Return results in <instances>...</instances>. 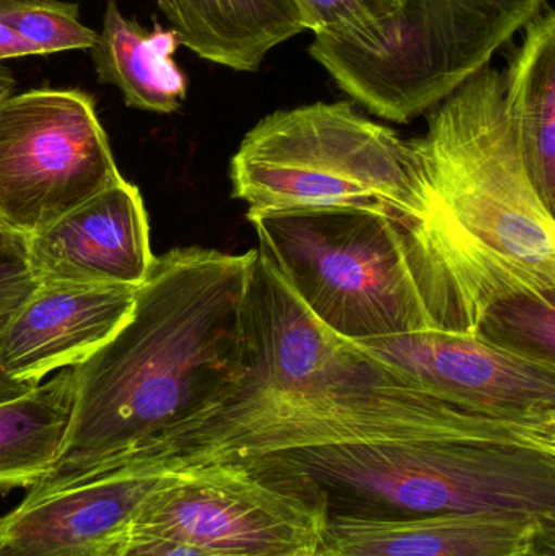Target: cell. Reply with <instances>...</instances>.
Returning <instances> with one entry per match:
<instances>
[{
	"instance_id": "cell-4",
	"label": "cell",
	"mask_w": 555,
	"mask_h": 556,
	"mask_svg": "<svg viewBox=\"0 0 555 556\" xmlns=\"http://www.w3.org/2000/svg\"><path fill=\"white\" fill-rule=\"evenodd\" d=\"M414 142L485 307L520 291L555 294L554 212L521 156L504 74L488 64L471 75L429 111Z\"/></svg>"
},
{
	"instance_id": "cell-1",
	"label": "cell",
	"mask_w": 555,
	"mask_h": 556,
	"mask_svg": "<svg viewBox=\"0 0 555 556\" xmlns=\"http://www.w3.org/2000/svg\"><path fill=\"white\" fill-rule=\"evenodd\" d=\"M228 384L162 437L103 467L169 472L260 454L404 441H476L555 451V425L450 404L377 353L323 326L256 248Z\"/></svg>"
},
{
	"instance_id": "cell-11",
	"label": "cell",
	"mask_w": 555,
	"mask_h": 556,
	"mask_svg": "<svg viewBox=\"0 0 555 556\" xmlns=\"http://www.w3.org/2000/svg\"><path fill=\"white\" fill-rule=\"evenodd\" d=\"M163 472L78 480L0 516V556H123Z\"/></svg>"
},
{
	"instance_id": "cell-6",
	"label": "cell",
	"mask_w": 555,
	"mask_h": 556,
	"mask_svg": "<svg viewBox=\"0 0 555 556\" xmlns=\"http://www.w3.org/2000/svg\"><path fill=\"white\" fill-rule=\"evenodd\" d=\"M230 179L234 198L248 205L247 217L300 208L390 207L450 237L414 139H401L348 101H316L267 114L231 156Z\"/></svg>"
},
{
	"instance_id": "cell-21",
	"label": "cell",
	"mask_w": 555,
	"mask_h": 556,
	"mask_svg": "<svg viewBox=\"0 0 555 556\" xmlns=\"http://www.w3.org/2000/svg\"><path fill=\"white\" fill-rule=\"evenodd\" d=\"M0 22L41 55L90 51L98 38V31L81 23L80 3L67 0H0Z\"/></svg>"
},
{
	"instance_id": "cell-3",
	"label": "cell",
	"mask_w": 555,
	"mask_h": 556,
	"mask_svg": "<svg viewBox=\"0 0 555 556\" xmlns=\"http://www.w3.org/2000/svg\"><path fill=\"white\" fill-rule=\"evenodd\" d=\"M248 220L257 248L342 339L478 329L481 291L437 225L390 207L300 208Z\"/></svg>"
},
{
	"instance_id": "cell-26",
	"label": "cell",
	"mask_w": 555,
	"mask_h": 556,
	"mask_svg": "<svg viewBox=\"0 0 555 556\" xmlns=\"http://www.w3.org/2000/svg\"><path fill=\"white\" fill-rule=\"evenodd\" d=\"M15 85L16 80L13 72L5 67V65L0 64V100L12 94L13 90H15Z\"/></svg>"
},
{
	"instance_id": "cell-2",
	"label": "cell",
	"mask_w": 555,
	"mask_h": 556,
	"mask_svg": "<svg viewBox=\"0 0 555 556\" xmlns=\"http://www.w3.org/2000/svg\"><path fill=\"white\" fill-rule=\"evenodd\" d=\"M256 253L192 247L155 257L126 324L72 366L74 405L64 443L25 500L123 459L201 412L228 384Z\"/></svg>"
},
{
	"instance_id": "cell-14",
	"label": "cell",
	"mask_w": 555,
	"mask_h": 556,
	"mask_svg": "<svg viewBox=\"0 0 555 556\" xmlns=\"http://www.w3.org/2000/svg\"><path fill=\"white\" fill-rule=\"evenodd\" d=\"M137 288L39 285L0 332V368L20 381L39 382L72 368L113 339L129 319Z\"/></svg>"
},
{
	"instance_id": "cell-19",
	"label": "cell",
	"mask_w": 555,
	"mask_h": 556,
	"mask_svg": "<svg viewBox=\"0 0 555 556\" xmlns=\"http://www.w3.org/2000/svg\"><path fill=\"white\" fill-rule=\"evenodd\" d=\"M315 39L381 58L396 45L407 0H299Z\"/></svg>"
},
{
	"instance_id": "cell-23",
	"label": "cell",
	"mask_w": 555,
	"mask_h": 556,
	"mask_svg": "<svg viewBox=\"0 0 555 556\" xmlns=\"http://www.w3.org/2000/svg\"><path fill=\"white\" fill-rule=\"evenodd\" d=\"M123 556H238L220 554L186 542L160 538H133ZM280 556V555H279Z\"/></svg>"
},
{
	"instance_id": "cell-9",
	"label": "cell",
	"mask_w": 555,
	"mask_h": 556,
	"mask_svg": "<svg viewBox=\"0 0 555 556\" xmlns=\"http://www.w3.org/2000/svg\"><path fill=\"white\" fill-rule=\"evenodd\" d=\"M326 518L235 464L163 472L133 538L186 542L220 554L279 556L319 548Z\"/></svg>"
},
{
	"instance_id": "cell-15",
	"label": "cell",
	"mask_w": 555,
	"mask_h": 556,
	"mask_svg": "<svg viewBox=\"0 0 555 556\" xmlns=\"http://www.w3.org/2000/svg\"><path fill=\"white\" fill-rule=\"evenodd\" d=\"M198 58L235 72H257L283 42L308 31L299 0H156Z\"/></svg>"
},
{
	"instance_id": "cell-20",
	"label": "cell",
	"mask_w": 555,
	"mask_h": 556,
	"mask_svg": "<svg viewBox=\"0 0 555 556\" xmlns=\"http://www.w3.org/2000/svg\"><path fill=\"white\" fill-rule=\"evenodd\" d=\"M476 333L525 358L555 365V294L520 291L499 298L485 307Z\"/></svg>"
},
{
	"instance_id": "cell-17",
	"label": "cell",
	"mask_w": 555,
	"mask_h": 556,
	"mask_svg": "<svg viewBox=\"0 0 555 556\" xmlns=\"http://www.w3.org/2000/svg\"><path fill=\"white\" fill-rule=\"evenodd\" d=\"M504 74L508 119L528 173L550 211H555V15L541 10Z\"/></svg>"
},
{
	"instance_id": "cell-27",
	"label": "cell",
	"mask_w": 555,
	"mask_h": 556,
	"mask_svg": "<svg viewBox=\"0 0 555 556\" xmlns=\"http://www.w3.org/2000/svg\"><path fill=\"white\" fill-rule=\"evenodd\" d=\"M280 556H323L319 548H300V551L290 552V554Z\"/></svg>"
},
{
	"instance_id": "cell-24",
	"label": "cell",
	"mask_w": 555,
	"mask_h": 556,
	"mask_svg": "<svg viewBox=\"0 0 555 556\" xmlns=\"http://www.w3.org/2000/svg\"><path fill=\"white\" fill-rule=\"evenodd\" d=\"M26 55L41 54L31 42L26 41L18 33L0 22V64L7 59L26 58Z\"/></svg>"
},
{
	"instance_id": "cell-12",
	"label": "cell",
	"mask_w": 555,
	"mask_h": 556,
	"mask_svg": "<svg viewBox=\"0 0 555 556\" xmlns=\"http://www.w3.org/2000/svg\"><path fill=\"white\" fill-rule=\"evenodd\" d=\"M39 285L139 288L155 263L136 186L121 179L28 238Z\"/></svg>"
},
{
	"instance_id": "cell-16",
	"label": "cell",
	"mask_w": 555,
	"mask_h": 556,
	"mask_svg": "<svg viewBox=\"0 0 555 556\" xmlns=\"http://www.w3.org/2000/svg\"><path fill=\"white\" fill-rule=\"evenodd\" d=\"M179 41L172 28H143L127 18L117 0H106L103 28L90 49L100 84L114 85L126 106L173 114L188 97V78L175 61Z\"/></svg>"
},
{
	"instance_id": "cell-18",
	"label": "cell",
	"mask_w": 555,
	"mask_h": 556,
	"mask_svg": "<svg viewBox=\"0 0 555 556\" xmlns=\"http://www.w3.org/2000/svg\"><path fill=\"white\" fill-rule=\"evenodd\" d=\"M74 405V372L0 402V492L31 489L49 472L67 433Z\"/></svg>"
},
{
	"instance_id": "cell-22",
	"label": "cell",
	"mask_w": 555,
	"mask_h": 556,
	"mask_svg": "<svg viewBox=\"0 0 555 556\" xmlns=\"http://www.w3.org/2000/svg\"><path fill=\"white\" fill-rule=\"evenodd\" d=\"M38 287L29 260L28 238L0 227V332Z\"/></svg>"
},
{
	"instance_id": "cell-5",
	"label": "cell",
	"mask_w": 555,
	"mask_h": 556,
	"mask_svg": "<svg viewBox=\"0 0 555 556\" xmlns=\"http://www.w3.org/2000/svg\"><path fill=\"white\" fill-rule=\"evenodd\" d=\"M235 466L319 515L497 511L555 525V451L476 441H404L279 451Z\"/></svg>"
},
{
	"instance_id": "cell-7",
	"label": "cell",
	"mask_w": 555,
	"mask_h": 556,
	"mask_svg": "<svg viewBox=\"0 0 555 556\" xmlns=\"http://www.w3.org/2000/svg\"><path fill=\"white\" fill-rule=\"evenodd\" d=\"M546 0H407L381 58L313 39L308 52L352 100L407 124L442 103L525 28Z\"/></svg>"
},
{
	"instance_id": "cell-13",
	"label": "cell",
	"mask_w": 555,
	"mask_h": 556,
	"mask_svg": "<svg viewBox=\"0 0 555 556\" xmlns=\"http://www.w3.org/2000/svg\"><path fill=\"white\" fill-rule=\"evenodd\" d=\"M555 525L497 511L328 515L323 556H550Z\"/></svg>"
},
{
	"instance_id": "cell-10",
	"label": "cell",
	"mask_w": 555,
	"mask_h": 556,
	"mask_svg": "<svg viewBox=\"0 0 555 556\" xmlns=\"http://www.w3.org/2000/svg\"><path fill=\"white\" fill-rule=\"evenodd\" d=\"M357 343L450 404L505 420L555 424V365L478 333L422 330Z\"/></svg>"
},
{
	"instance_id": "cell-8",
	"label": "cell",
	"mask_w": 555,
	"mask_h": 556,
	"mask_svg": "<svg viewBox=\"0 0 555 556\" xmlns=\"http://www.w3.org/2000/svg\"><path fill=\"white\" fill-rule=\"evenodd\" d=\"M121 179L91 94L35 88L0 100V227L35 237Z\"/></svg>"
},
{
	"instance_id": "cell-25",
	"label": "cell",
	"mask_w": 555,
	"mask_h": 556,
	"mask_svg": "<svg viewBox=\"0 0 555 556\" xmlns=\"http://www.w3.org/2000/svg\"><path fill=\"white\" fill-rule=\"evenodd\" d=\"M38 384L39 382L20 381V379L12 378L0 368V402L20 397V395L26 394Z\"/></svg>"
}]
</instances>
